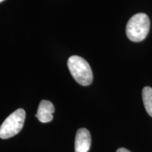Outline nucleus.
I'll list each match as a JSON object with an SVG mask.
<instances>
[{
    "label": "nucleus",
    "instance_id": "obj_4",
    "mask_svg": "<svg viewBox=\"0 0 152 152\" xmlns=\"http://www.w3.org/2000/svg\"><path fill=\"white\" fill-rule=\"evenodd\" d=\"M91 146V135L86 128H80L76 132L75 152H88Z\"/></svg>",
    "mask_w": 152,
    "mask_h": 152
},
{
    "label": "nucleus",
    "instance_id": "obj_2",
    "mask_svg": "<svg viewBox=\"0 0 152 152\" xmlns=\"http://www.w3.org/2000/svg\"><path fill=\"white\" fill-rule=\"evenodd\" d=\"M150 29V20L147 14L139 13L128 20L126 26V35L131 41L139 42L144 40Z\"/></svg>",
    "mask_w": 152,
    "mask_h": 152
},
{
    "label": "nucleus",
    "instance_id": "obj_7",
    "mask_svg": "<svg viewBox=\"0 0 152 152\" xmlns=\"http://www.w3.org/2000/svg\"><path fill=\"white\" fill-rule=\"evenodd\" d=\"M116 152H131V151H130L127 149H125V148H119V149L116 151Z\"/></svg>",
    "mask_w": 152,
    "mask_h": 152
},
{
    "label": "nucleus",
    "instance_id": "obj_6",
    "mask_svg": "<svg viewBox=\"0 0 152 152\" xmlns=\"http://www.w3.org/2000/svg\"><path fill=\"white\" fill-rule=\"evenodd\" d=\"M142 99L145 109L150 116L152 117V88L145 87L142 90Z\"/></svg>",
    "mask_w": 152,
    "mask_h": 152
},
{
    "label": "nucleus",
    "instance_id": "obj_8",
    "mask_svg": "<svg viewBox=\"0 0 152 152\" xmlns=\"http://www.w3.org/2000/svg\"><path fill=\"white\" fill-rule=\"evenodd\" d=\"M4 0H0V2H1V1H3Z\"/></svg>",
    "mask_w": 152,
    "mask_h": 152
},
{
    "label": "nucleus",
    "instance_id": "obj_3",
    "mask_svg": "<svg viewBox=\"0 0 152 152\" xmlns=\"http://www.w3.org/2000/svg\"><path fill=\"white\" fill-rule=\"evenodd\" d=\"M26 119V111L18 109L9 115L0 126V138L5 140L12 137L20 132Z\"/></svg>",
    "mask_w": 152,
    "mask_h": 152
},
{
    "label": "nucleus",
    "instance_id": "obj_5",
    "mask_svg": "<svg viewBox=\"0 0 152 152\" xmlns=\"http://www.w3.org/2000/svg\"><path fill=\"white\" fill-rule=\"evenodd\" d=\"M54 106L52 102L47 100H42L38 106L35 116L42 123L51 122L53 120V113H54Z\"/></svg>",
    "mask_w": 152,
    "mask_h": 152
},
{
    "label": "nucleus",
    "instance_id": "obj_1",
    "mask_svg": "<svg viewBox=\"0 0 152 152\" xmlns=\"http://www.w3.org/2000/svg\"><path fill=\"white\" fill-rule=\"evenodd\" d=\"M68 67L75 80L83 86H88L93 80V74L90 64L79 56H72L68 60Z\"/></svg>",
    "mask_w": 152,
    "mask_h": 152
}]
</instances>
